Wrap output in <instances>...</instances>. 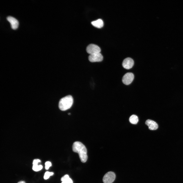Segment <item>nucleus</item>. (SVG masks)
Instances as JSON below:
<instances>
[{"instance_id":"obj_1","label":"nucleus","mask_w":183,"mask_h":183,"mask_svg":"<svg viewBox=\"0 0 183 183\" xmlns=\"http://www.w3.org/2000/svg\"><path fill=\"white\" fill-rule=\"evenodd\" d=\"M72 149L73 152L78 154L81 162H86L88 158L87 150L84 144L80 142L76 141L73 144Z\"/></svg>"},{"instance_id":"obj_2","label":"nucleus","mask_w":183,"mask_h":183,"mask_svg":"<svg viewBox=\"0 0 183 183\" xmlns=\"http://www.w3.org/2000/svg\"><path fill=\"white\" fill-rule=\"evenodd\" d=\"M73 103L72 97L70 95L66 96L60 100L58 105L59 108L61 111H66L71 107Z\"/></svg>"},{"instance_id":"obj_3","label":"nucleus","mask_w":183,"mask_h":183,"mask_svg":"<svg viewBox=\"0 0 183 183\" xmlns=\"http://www.w3.org/2000/svg\"><path fill=\"white\" fill-rule=\"evenodd\" d=\"M116 177L115 173L112 171L106 173L103 178L104 183H112Z\"/></svg>"},{"instance_id":"obj_4","label":"nucleus","mask_w":183,"mask_h":183,"mask_svg":"<svg viewBox=\"0 0 183 183\" xmlns=\"http://www.w3.org/2000/svg\"><path fill=\"white\" fill-rule=\"evenodd\" d=\"M86 51L90 55L100 53V48L97 45L93 44L88 45L86 49Z\"/></svg>"},{"instance_id":"obj_5","label":"nucleus","mask_w":183,"mask_h":183,"mask_svg":"<svg viewBox=\"0 0 183 183\" xmlns=\"http://www.w3.org/2000/svg\"><path fill=\"white\" fill-rule=\"evenodd\" d=\"M134 79V75L132 73L128 72L125 74L123 77L122 81L125 84L128 85L131 83Z\"/></svg>"},{"instance_id":"obj_6","label":"nucleus","mask_w":183,"mask_h":183,"mask_svg":"<svg viewBox=\"0 0 183 183\" xmlns=\"http://www.w3.org/2000/svg\"><path fill=\"white\" fill-rule=\"evenodd\" d=\"M88 58L91 62H100L103 60V56L100 53H99L90 55Z\"/></svg>"},{"instance_id":"obj_7","label":"nucleus","mask_w":183,"mask_h":183,"mask_svg":"<svg viewBox=\"0 0 183 183\" xmlns=\"http://www.w3.org/2000/svg\"><path fill=\"white\" fill-rule=\"evenodd\" d=\"M134 64L133 60L131 58L128 57L125 59L122 63L123 67L126 69H129L132 67Z\"/></svg>"},{"instance_id":"obj_8","label":"nucleus","mask_w":183,"mask_h":183,"mask_svg":"<svg viewBox=\"0 0 183 183\" xmlns=\"http://www.w3.org/2000/svg\"><path fill=\"white\" fill-rule=\"evenodd\" d=\"M7 20L10 23L11 27L12 29H16L18 28L19 23L18 20L16 18L9 16L7 18Z\"/></svg>"},{"instance_id":"obj_9","label":"nucleus","mask_w":183,"mask_h":183,"mask_svg":"<svg viewBox=\"0 0 183 183\" xmlns=\"http://www.w3.org/2000/svg\"><path fill=\"white\" fill-rule=\"evenodd\" d=\"M145 124L148 126L149 129L150 130H156L158 127L157 124L155 122L151 120H147L145 121Z\"/></svg>"},{"instance_id":"obj_10","label":"nucleus","mask_w":183,"mask_h":183,"mask_svg":"<svg viewBox=\"0 0 183 183\" xmlns=\"http://www.w3.org/2000/svg\"><path fill=\"white\" fill-rule=\"evenodd\" d=\"M91 23L94 26L99 28H101L103 26V22L100 19L93 21L91 22Z\"/></svg>"},{"instance_id":"obj_11","label":"nucleus","mask_w":183,"mask_h":183,"mask_svg":"<svg viewBox=\"0 0 183 183\" xmlns=\"http://www.w3.org/2000/svg\"><path fill=\"white\" fill-rule=\"evenodd\" d=\"M61 180V183H73L72 180L68 175H65L62 177Z\"/></svg>"},{"instance_id":"obj_12","label":"nucleus","mask_w":183,"mask_h":183,"mask_svg":"<svg viewBox=\"0 0 183 183\" xmlns=\"http://www.w3.org/2000/svg\"><path fill=\"white\" fill-rule=\"evenodd\" d=\"M129 121L132 124H136L137 123L139 119L138 117L135 115H133L129 118Z\"/></svg>"},{"instance_id":"obj_13","label":"nucleus","mask_w":183,"mask_h":183,"mask_svg":"<svg viewBox=\"0 0 183 183\" xmlns=\"http://www.w3.org/2000/svg\"><path fill=\"white\" fill-rule=\"evenodd\" d=\"M42 167V166L41 165H34L32 168L33 170L34 171H38L41 170Z\"/></svg>"},{"instance_id":"obj_14","label":"nucleus","mask_w":183,"mask_h":183,"mask_svg":"<svg viewBox=\"0 0 183 183\" xmlns=\"http://www.w3.org/2000/svg\"><path fill=\"white\" fill-rule=\"evenodd\" d=\"M53 174L54 173L53 172H47L44 174V178L45 179H47L50 176L53 175Z\"/></svg>"},{"instance_id":"obj_15","label":"nucleus","mask_w":183,"mask_h":183,"mask_svg":"<svg viewBox=\"0 0 183 183\" xmlns=\"http://www.w3.org/2000/svg\"><path fill=\"white\" fill-rule=\"evenodd\" d=\"M45 169L46 170H48L50 167L51 166L52 164L49 161H47L45 163Z\"/></svg>"},{"instance_id":"obj_16","label":"nucleus","mask_w":183,"mask_h":183,"mask_svg":"<svg viewBox=\"0 0 183 183\" xmlns=\"http://www.w3.org/2000/svg\"><path fill=\"white\" fill-rule=\"evenodd\" d=\"M41 161L39 159H36L33 160V164L34 165H38L39 162H40Z\"/></svg>"},{"instance_id":"obj_17","label":"nucleus","mask_w":183,"mask_h":183,"mask_svg":"<svg viewBox=\"0 0 183 183\" xmlns=\"http://www.w3.org/2000/svg\"><path fill=\"white\" fill-rule=\"evenodd\" d=\"M18 183H25V182L23 181H21L19 182Z\"/></svg>"},{"instance_id":"obj_18","label":"nucleus","mask_w":183,"mask_h":183,"mask_svg":"<svg viewBox=\"0 0 183 183\" xmlns=\"http://www.w3.org/2000/svg\"><path fill=\"white\" fill-rule=\"evenodd\" d=\"M68 114L69 115H70L71 114L70 113H69Z\"/></svg>"}]
</instances>
